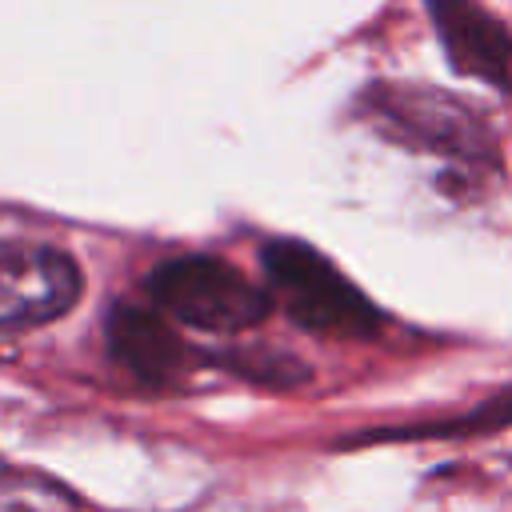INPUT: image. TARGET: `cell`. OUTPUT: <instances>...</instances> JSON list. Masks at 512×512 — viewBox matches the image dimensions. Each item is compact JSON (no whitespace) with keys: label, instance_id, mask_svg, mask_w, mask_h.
<instances>
[{"label":"cell","instance_id":"6da1fadb","mask_svg":"<svg viewBox=\"0 0 512 512\" xmlns=\"http://www.w3.org/2000/svg\"><path fill=\"white\" fill-rule=\"evenodd\" d=\"M268 296L300 328L340 340H364L380 332V308L312 244L272 240L264 244Z\"/></svg>","mask_w":512,"mask_h":512},{"label":"cell","instance_id":"7a4b0ae2","mask_svg":"<svg viewBox=\"0 0 512 512\" xmlns=\"http://www.w3.org/2000/svg\"><path fill=\"white\" fill-rule=\"evenodd\" d=\"M148 296L176 324L208 332L252 328L272 304L264 288H256L240 268L220 256H176L156 264L148 276Z\"/></svg>","mask_w":512,"mask_h":512},{"label":"cell","instance_id":"3957f363","mask_svg":"<svg viewBox=\"0 0 512 512\" xmlns=\"http://www.w3.org/2000/svg\"><path fill=\"white\" fill-rule=\"evenodd\" d=\"M368 112L392 140H404L408 148L436 152L456 164H492L496 160V140H492L488 124L468 104H460L456 96H448L440 88L376 84L368 92Z\"/></svg>","mask_w":512,"mask_h":512},{"label":"cell","instance_id":"277c9868","mask_svg":"<svg viewBox=\"0 0 512 512\" xmlns=\"http://www.w3.org/2000/svg\"><path fill=\"white\" fill-rule=\"evenodd\" d=\"M84 292L76 260L48 244H0V336L60 320Z\"/></svg>","mask_w":512,"mask_h":512},{"label":"cell","instance_id":"5b68a950","mask_svg":"<svg viewBox=\"0 0 512 512\" xmlns=\"http://www.w3.org/2000/svg\"><path fill=\"white\" fill-rule=\"evenodd\" d=\"M428 12L440 48L460 76H472L492 88H508L512 36L488 8H480L476 0H428Z\"/></svg>","mask_w":512,"mask_h":512},{"label":"cell","instance_id":"8992f818","mask_svg":"<svg viewBox=\"0 0 512 512\" xmlns=\"http://www.w3.org/2000/svg\"><path fill=\"white\" fill-rule=\"evenodd\" d=\"M108 352L144 384H168L188 368V344L156 304H116L108 312Z\"/></svg>","mask_w":512,"mask_h":512},{"label":"cell","instance_id":"52a82bcc","mask_svg":"<svg viewBox=\"0 0 512 512\" xmlns=\"http://www.w3.org/2000/svg\"><path fill=\"white\" fill-rule=\"evenodd\" d=\"M0 512H80V500L48 472L0 468Z\"/></svg>","mask_w":512,"mask_h":512}]
</instances>
